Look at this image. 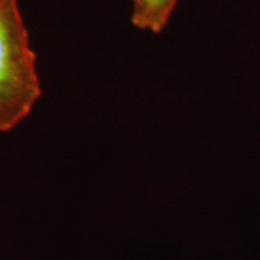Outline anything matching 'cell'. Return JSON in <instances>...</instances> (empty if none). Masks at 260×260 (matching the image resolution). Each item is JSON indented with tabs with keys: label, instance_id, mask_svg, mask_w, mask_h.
Here are the masks:
<instances>
[{
	"label": "cell",
	"instance_id": "6da1fadb",
	"mask_svg": "<svg viewBox=\"0 0 260 260\" xmlns=\"http://www.w3.org/2000/svg\"><path fill=\"white\" fill-rule=\"evenodd\" d=\"M39 97L37 58L18 0H0V132L20 124Z\"/></svg>",
	"mask_w": 260,
	"mask_h": 260
},
{
	"label": "cell",
	"instance_id": "7a4b0ae2",
	"mask_svg": "<svg viewBox=\"0 0 260 260\" xmlns=\"http://www.w3.org/2000/svg\"><path fill=\"white\" fill-rule=\"evenodd\" d=\"M178 0H132V23L152 34L162 32L177 6Z\"/></svg>",
	"mask_w": 260,
	"mask_h": 260
}]
</instances>
